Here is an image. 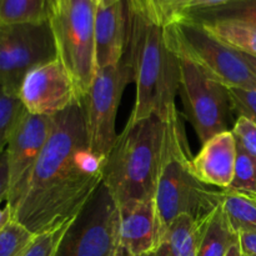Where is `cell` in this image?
I'll return each mask as SVG.
<instances>
[{
  "label": "cell",
  "mask_w": 256,
  "mask_h": 256,
  "mask_svg": "<svg viewBox=\"0 0 256 256\" xmlns=\"http://www.w3.org/2000/svg\"><path fill=\"white\" fill-rule=\"evenodd\" d=\"M126 14L128 65L136 86L135 105L126 125L158 115L165 118L179 92V59L165 40L164 28L155 24L135 0H124Z\"/></svg>",
  "instance_id": "2"
},
{
  "label": "cell",
  "mask_w": 256,
  "mask_h": 256,
  "mask_svg": "<svg viewBox=\"0 0 256 256\" xmlns=\"http://www.w3.org/2000/svg\"><path fill=\"white\" fill-rule=\"evenodd\" d=\"M204 219L179 215L160 236L156 249L149 256H196Z\"/></svg>",
  "instance_id": "16"
},
{
  "label": "cell",
  "mask_w": 256,
  "mask_h": 256,
  "mask_svg": "<svg viewBox=\"0 0 256 256\" xmlns=\"http://www.w3.org/2000/svg\"><path fill=\"white\" fill-rule=\"evenodd\" d=\"M184 18L196 22L210 20H239L256 26V0H230L222 6L189 12Z\"/></svg>",
  "instance_id": "21"
},
{
  "label": "cell",
  "mask_w": 256,
  "mask_h": 256,
  "mask_svg": "<svg viewBox=\"0 0 256 256\" xmlns=\"http://www.w3.org/2000/svg\"><path fill=\"white\" fill-rule=\"evenodd\" d=\"M242 58H244L245 62L248 64V66L250 68L254 75L256 76V56H252V55H246V54H242Z\"/></svg>",
  "instance_id": "34"
},
{
  "label": "cell",
  "mask_w": 256,
  "mask_h": 256,
  "mask_svg": "<svg viewBox=\"0 0 256 256\" xmlns=\"http://www.w3.org/2000/svg\"><path fill=\"white\" fill-rule=\"evenodd\" d=\"M232 132L238 145L256 158V124L245 116H238Z\"/></svg>",
  "instance_id": "28"
},
{
  "label": "cell",
  "mask_w": 256,
  "mask_h": 256,
  "mask_svg": "<svg viewBox=\"0 0 256 256\" xmlns=\"http://www.w3.org/2000/svg\"><path fill=\"white\" fill-rule=\"evenodd\" d=\"M12 220V212L8 205H5L4 209H0V234L2 230L9 225V222Z\"/></svg>",
  "instance_id": "32"
},
{
  "label": "cell",
  "mask_w": 256,
  "mask_h": 256,
  "mask_svg": "<svg viewBox=\"0 0 256 256\" xmlns=\"http://www.w3.org/2000/svg\"><path fill=\"white\" fill-rule=\"evenodd\" d=\"M132 82V70L122 59L114 66L98 70L86 96L82 100L85 130L90 150L106 160L116 142L115 120L126 85Z\"/></svg>",
  "instance_id": "8"
},
{
  "label": "cell",
  "mask_w": 256,
  "mask_h": 256,
  "mask_svg": "<svg viewBox=\"0 0 256 256\" xmlns=\"http://www.w3.org/2000/svg\"><path fill=\"white\" fill-rule=\"evenodd\" d=\"M72 220L65 222L62 226L49 230V232L34 235L32 240L28 244V246L25 248L20 256H55L60 242L64 238Z\"/></svg>",
  "instance_id": "25"
},
{
  "label": "cell",
  "mask_w": 256,
  "mask_h": 256,
  "mask_svg": "<svg viewBox=\"0 0 256 256\" xmlns=\"http://www.w3.org/2000/svg\"><path fill=\"white\" fill-rule=\"evenodd\" d=\"M22 112L24 106L19 95L0 86V155L6 150Z\"/></svg>",
  "instance_id": "23"
},
{
  "label": "cell",
  "mask_w": 256,
  "mask_h": 256,
  "mask_svg": "<svg viewBox=\"0 0 256 256\" xmlns=\"http://www.w3.org/2000/svg\"><path fill=\"white\" fill-rule=\"evenodd\" d=\"M192 158L186 132L176 105L164 118V144L155 190L159 239L182 214L204 219L220 204L222 190L202 184L192 170Z\"/></svg>",
  "instance_id": "3"
},
{
  "label": "cell",
  "mask_w": 256,
  "mask_h": 256,
  "mask_svg": "<svg viewBox=\"0 0 256 256\" xmlns=\"http://www.w3.org/2000/svg\"><path fill=\"white\" fill-rule=\"evenodd\" d=\"M229 96L232 112L256 124V89L229 88Z\"/></svg>",
  "instance_id": "27"
},
{
  "label": "cell",
  "mask_w": 256,
  "mask_h": 256,
  "mask_svg": "<svg viewBox=\"0 0 256 256\" xmlns=\"http://www.w3.org/2000/svg\"><path fill=\"white\" fill-rule=\"evenodd\" d=\"M56 58L49 22L39 24H0V86L19 94L25 75Z\"/></svg>",
  "instance_id": "10"
},
{
  "label": "cell",
  "mask_w": 256,
  "mask_h": 256,
  "mask_svg": "<svg viewBox=\"0 0 256 256\" xmlns=\"http://www.w3.org/2000/svg\"><path fill=\"white\" fill-rule=\"evenodd\" d=\"M226 256H248V255L242 252V245H240V240H239V242H236L232 248H230Z\"/></svg>",
  "instance_id": "33"
},
{
  "label": "cell",
  "mask_w": 256,
  "mask_h": 256,
  "mask_svg": "<svg viewBox=\"0 0 256 256\" xmlns=\"http://www.w3.org/2000/svg\"><path fill=\"white\" fill-rule=\"evenodd\" d=\"M119 226V208L102 184L69 225L55 256H116Z\"/></svg>",
  "instance_id": "7"
},
{
  "label": "cell",
  "mask_w": 256,
  "mask_h": 256,
  "mask_svg": "<svg viewBox=\"0 0 256 256\" xmlns=\"http://www.w3.org/2000/svg\"><path fill=\"white\" fill-rule=\"evenodd\" d=\"M236 156V139L232 130H226L202 144L192 158V170L202 184L228 189L234 179Z\"/></svg>",
  "instance_id": "14"
},
{
  "label": "cell",
  "mask_w": 256,
  "mask_h": 256,
  "mask_svg": "<svg viewBox=\"0 0 256 256\" xmlns=\"http://www.w3.org/2000/svg\"><path fill=\"white\" fill-rule=\"evenodd\" d=\"M120 226L116 256H149L159 242L154 199L119 210Z\"/></svg>",
  "instance_id": "13"
},
{
  "label": "cell",
  "mask_w": 256,
  "mask_h": 256,
  "mask_svg": "<svg viewBox=\"0 0 256 256\" xmlns=\"http://www.w3.org/2000/svg\"><path fill=\"white\" fill-rule=\"evenodd\" d=\"M220 202L225 214L238 232H255L256 234V199L238 194L230 190H222Z\"/></svg>",
  "instance_id": "20"
},
{
  "label": "cell",
  "mask_w": 256,
  "mask_h": 256,
  "mask_svg": "<svg viewBox=\"0 0 256 256\" xmlns=\"http://www.w3.org/2000/svg\"><path fill=\"white\" fill-rule=\"evenodd\" d=\"M178 58V56H176ZM179 59V92L185 115L204 144L215 135L226 132L232 102L229 88L208 76L189 60Z\"/></svg>",
  "instance_id": "9"
},
{
  "label": "cell",
  "mask_w": 256,
  "mask_h": 256,
  "mask_svg": "<svg viewBox=\"0 0 256 256\" xmlns=\"http://www.w3.org/2000/svg\"><path fill=\"white\" fill-rule=\"evenodd\" d=\"M105 162L88 144L82 102L54 115L12 220L38 235L75 219L102 184Z\"/></svg>",
  "instance_id": "1"
},
{
  "label": "cell",
  "mask_w": 256,
  "mask_h": 256,
  "mask_svg": "<svg viewBox=\"0 0 256 256\" xmlns=\"http://www.w3.org/2000/svg\"><path fill=\"white\" fill-rule=\"evenodd\" d=\"M212 38L242 54L256 56V26L239 20H210L199 22Z\"/></svg>",
  "instance_id": "18"
},
{
  "label": "cell",
  "mask_w": 256,
  "mask_h": 256,
  "mask_svg": "<svg viewBox=\"0 0 256 256\" xmlns=\"http://www.w3.org/2000/svg\"><path fill=\"white\" fill-rule=\"evenodd\" d=\"M95 14L92 0H58L49 19L56 58L74 80L80 102L96 74Z\"/></svg>",
  "instance_id": "5"
},
{
  "label": "cell",
  "mask_w": 256,
  "mask_h": 256,
  "mask_svg": "<svg viewBox=\"0 0 256 256\" xmlns=\"http://www.w3.org/2000/svg\"><path fill=\"white\" fill-rule=\"evenodd\" d=\"M52 126V116L30 114L24 109L6 146L9 190L6 205L16 206L30 175L44 149Z\"/></svg>",
  "instance_id": "11"
},
{
  "label": "cell",
  "mask_w": 256,
  "mask_h": 256,
  "mask_svg": "<svg viewBox=\"0 0 256 256\" xmlns=\"http://www.w3.org/2000/svg\"><path fill=\"white\" fill-rule=\"evenodd\" d=\"M236 242H239V234L232 229L220 202L205 216L196 256H226Z\"/></svg>",
  "instance_id": "17"
},
{
  "label": "cell",
  "mask_w": 256,
  "mask_h": 256,
  "mask_svg": "<svg viewBox=\"0 0 256 256\" xmlns=\"http://www.w3.org/2000/svg\"><path fill=\"white\" fill-rule=\"evenodd\" d=\"M142 12L159 26L182 20L189 12L192 0H135Z\"/></svg>",
  "instance_id": "22"
},
{
  "label": "cell",
  "mask_w": 256,
  "mask_h": 256,
  "mask_svg": "<svg viewBox=\"0 0 256 256\" xmlns=\"http://www.w3.org/2000/svg\"><path fill=\"white\" fill-rule=\"evenodd\" d=\"M96 6H110V5L115 4V2H120V0H92Z\"/></svg>",
  "instance_id": "35"
},
{
  "label": "cell",
  "mask_w": 256,
  "mask_h": 256,
  "mask_svg": "<svg viewBox=\"0 0 256 256\" xmlns=\"http://www.w3.org/2000/svg\"><path fill=\"white\" fill-rule=\"evenodd\" d=\"M226 190L256 199V158L245 152L240 145H238L234 179Z\"/></svg>",
  "instance_id": "24"
},
{
  "label": "cell",
  "mask_w": 256,
  "mask_h": 256,
  "mask_svg": "<svg viewBox=\"0 0 256 256\" xmlns=\"http://www.w3.org/2000/svg\"><path fill=\"white\" fill-rule=\"evenodd\" d=\"M8 190H9V172H8L6 152L0 155V204L6 202Z\"/></svg>",
  "instance_id": "29"
},
{
  "label": "cell",
  "mask_w": 256,
  "mask_h": 256,
  "mask_svg": "<svg viewBox=\"0 0 256 256\" xmlns=\"http://www.w3.org/2000/svg\"><path fill=\"white\" fill-rule=\"evenodd\" d=\"M18 95L26 112L44 116H54L80 102L74 80L58 58L30 70Z\"/></svg>",
  "instance_id": "12"
},
{
  "label": "cell",
  "mask_w": 256,
  "mask_h": 256,
  "mask_svg": "<svg viewBox=\"0 0 256 256\" xmlns=\"http://www.w3.org/2000/svg\"><path fill=\"white\" fill-rule=\"evenodd\" d=\"M126 46V14L124 0L110 6H96L95 65L96 72L114 66L124 59Z\"/></svg>",
  "instance_id": "15"
},
{
  "label": "cell",
  "mask_w": 256,
  "mask_h": 256,
  "mask_svg": "<svg viewBox=\"0 0 256 256\" xmlns=\"http://www.w3.org/2000/svg\"><path fill=\"white\" fill-rule=\"evenodd\" d=\"M248 255V254H246ZM248 256H254V255H248Z\"/></svg>",
  "instance_id": "36"
},
{
  "label": "cell",
  "mask_w": 256,
  "mask_h": 256,
  "mask_svg": "<svg viewBox=\"0 0 256 256\" xmlns=\"http://www.w3.org/2000/svg\"><path fill=\"white\" fill-rule=\"evenodd\" d=\"M164 144V118L152 115L125 125L106 158L102 184L119 210L152 200Z\"/></svg>",
  "instance_id": "4"
},
{
  "label": "cell",
  "mask_w": 256,
  "mask_h": 256,
  "mask_svg": "<svg viewBox=\"0 0 256 256\" xmlns=\"http://www.w3.org/2000/svg\"><path fill=\"white\" fill-rule=\"evenodd\" d=\"M240 245L242 252L248 255L256 256V234L255 232H242L239 234Z\"/></svg>",
  "instance_id": "30"
},
{
  "label": "cell",
  "mask_w": 256,
  "mask_h": 256,
  "mask_svg": "<svg viewBox=\"0 0 256 256\" xmlns=\"http://www.w3.org/2000/svg\"><path fill=\"white\" fill-rule=\"evenodd\" d=\"M168 46L226 88L256 89V76L242 52L212 38L199 22L184 19L164 28Z\"/></svg>",
  "instance_id": "6"
},
{
  "label": "cell",
  "mask_w": 256,
  "mask_h": 256,
  "mask_svg": "<svg viewBox=\"0 0 256 256\" xmlns=\"http://www.w3.org/2000/svg\"><path fill=\"white\" fill-rule=\"evenodd\" d=\"M58 0H0V24L49 22Z\"/></svg>",
  "instance_id": "19"
},
{
  "label": "cell",
  "mask_w": 256,
  "mask_h": 256,
  "mask_svg": "<svg viewBox=\"0 0 256 256\" xmlns=\"http://www.w3.org/2000/svg\"><path fill=\"white\" fill-rule=\"evenodd\" d=\"M32 238L26 228L12 220L0 234V256H20Z\"/></svg>",
  "instance_id": "26"
},
{
  "label": "cell",
  "mask_w": 256,
  "mask_h": 256,
  "mask_svg": "<svg viewBox=\"0 0 256 256\" xmlns=\"http://www.w3.org/2000/svg\"><path fill=\"white\" fill-rule=\"evenodd\" d=\"M229 2L230 0H192L189 12H199V10L212 9V8L222 6V5L226 4V2Z\"/></svg>",
  "instance_id": "31"
}]
</instances>
